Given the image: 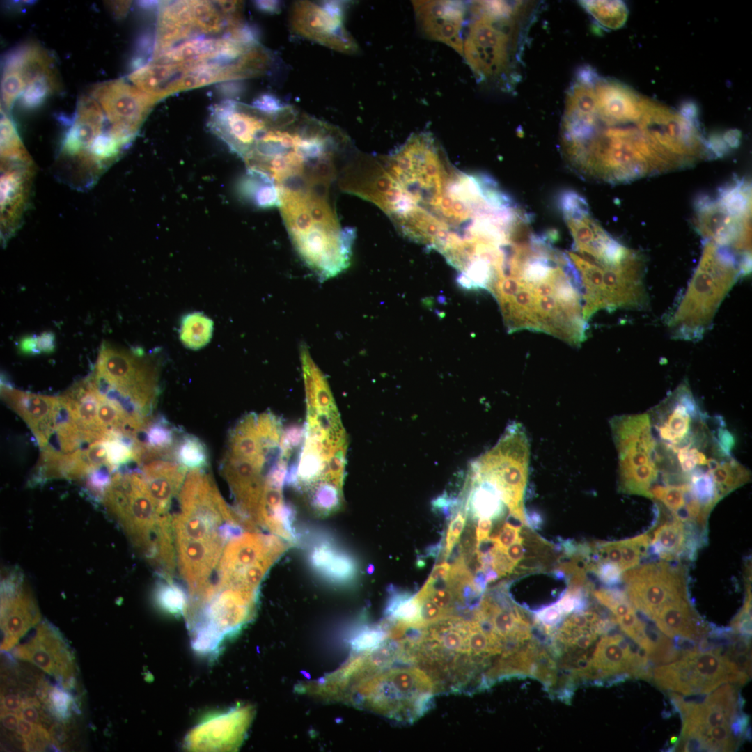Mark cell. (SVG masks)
Segmentation results:
<instances>
[{
	"label": "cell",
	"instance_id": "7c38bea8",
	"mask_svg": "<svg viewBox=\"0 0 752 752\" xmlns=\"http://www.w3.org/2000/svg\"><path fill=\"white\" fill-rule=\"evenodd\" d=\"M95 369L107 376L113 387L149 417L159 394L158 374L152 361L141 354L123 350L104 342Z\"/></svg>",
	"mask_w": 752,
	"mask_h": 752
},
{
	"label": "cell",
	"instance_id": "e575fe53",
	"mask_svg": "<svg viewBox=\"0 0 752 752\" xmlns=\"http://www.w3.org/2000/svg\"><path fill=\"white\" fill-rule=\"evenodd\" d=\"M751 185L736 180L721 188L718 202L730 214L738 217L751 215Z\"/></svg>",
	"mask_w": 752,
	"mask_h": 752
},
{
	"label": "cell",
	"instance_id": "8d00e7d4",
	"mask_svg": "<svg viewBox=\"0 0 752 752\" xmlns=\"http://www.w3.org/2000/svg\"><path fill=\"white\" fill-rule=\"evenodd\" d=\"M175 461L187 470L204 469L209 464V455L202 441L191 434H183L175 449Z\"/></svg>",
	"mask_w": 752,
	"mask_h": 752
},
{
	"label": "cell",
	"instance_id": "816d5d0a",
	"mask_svg": "<svg viewBox=\"0 0 752 752\" xmlns=\"http://www.w3.org/2000/svg\"><path fill=\"white\" fill-rule=\"evenodd\" d=\"M450 569L451 565L447 561L437 564L425 583L430 584L439 580L447 579Z\"/></svg>",
	"mask_w": 752,
	"mask_h": 752
},
{
	"label": "cell",
	"instance_id": "5b68a950",
	"mask_svg": "<svg viewBox=\"0 0 752 752\" xmlns=\"http://www.w3.org/2000/svg\"><path fill=\"white\" fill-rule=\"evenodd\" d=\"M104 501L133 543L159 565L175 561L172 516L162 514L151 497L140 469L113 473Z\"/></svg>",
	"mask_w": 752,
	"mask_h": 752
},
{
	"label": "cell",
	"instance_id": "ab89813d",
	"mask_svg": "<svg viewBox=\"0 0 752 752\" xmlns=\"http://www.w3.org/2000/svg\"><path fill=\"white\" fill-rule=\"evenodd\" d=\"M40 696L58 719L65 720L69 717L70 708L72 704V698L69 694L59 688L53 687L48 690L45 687Z\"/></svg>",
	"mask_w": 752,
	"mask_h": 752
},
{
	"label": "cell",
	"instance_id": "7402d4cb",
	"mask_svg": "<svg viewBox=\"0 0 752 752\" xmlns=\"http://www.w3.org/2000/svg\"><path fill=\"white\" fill-rule=\"evenodd\" d=\"M149 493L159 511L170 515L173 499L178 494L187 469L171 459H155L141 464Z\"/></svg>",
	"mask_w": 752,
	"mask_h": 752
},
{
	"label": "cell",
	"instance_id": "7a4b0ae2",
	"mask_svg": "<svg viewBox=\"0 0 752 752\" xmlns=\"http://www.w3.org/2000/svg\"><path fill=\"white\" fill-rule=\"evenodd\" d=\"M306 422L287 478L318 515L343 504L347 439L327 381L310 354L301 356Z\"/></svg>",
	"mask_w": 752,
	"mask_h": 752
},
{
	"label": "cell",
	"instance_id": "44dd1931",
	"mask_svg": "<svg viewBox=\"0 0 752 752\" xmlns=\"http://www.w3.org/2000/svg\"><path fill=\"white\" fill-rule=\"evenodd\" d=\"M242 712L235 709L207 719L190 732L186 744L195 751H226L233 748L244 730V727H239L242 723Z\"/></svg>",
	"mask_w": 752,
	"mask_h": 752
},
{
	"label": "cell",
	"instance_id": "d590c367",
	"mask_svg": "<svg viewBox=\"0 0 752 752\" xmlns=\"http://www.w3.org/2000/svg\"><path fill=\"white\" fill-rule=\"evenodd\" d=\"M580 5L605 28L616 29L626 22L628 11L620 1H581Z\"/></svg>",
	"mask_w": 752,
	"mask_h": 752
},
{
	"label": "cell",
	"instance_id": "8fae6325",
	"mask_svg": "<svg viewBox=\"0 0 752 752\" xmlns=\"http://www.w3.org/2000/svg\"><path fill=\"white\" fill-rule=\"evenodd\" d=\"M622 581L633 607L652 620L664 606L688 596L684 569L664 560L625 570Z\"/></svg>",
	"mask_w": 752,
	"mask_h": 752
},
{
	"label": "cell",
	"instance_id": "7dc6e473",
	"mask_svg": "<svg viewBox=\"0 0 752 752\" xmlns=\"http://www.w3.org/2000/svg\"><path fill=\"white\" fill-rule=\"evenodd\" d=\"M252 106L263 113L272 114L279 111L285 104L272 95L263 94L254 100Z\"/></svg>",
	"mask_w": 752,
	"mask_h": 752
},
{
	"label": "cell",
	"instance_id": "277c9868",
	"mask_svg": "<svg viewBox=\"0 0 752 752\" xmlns=\"http://www.w3.org/2000/svg\"><path fill=\"white\" fill-rule=\"evenodd\" d=\"M541 5L530 1L473 3L462 54L479 81L514 89L521 79L525 45Z\"/></svg>",
	"mask_w": 752,
	"mask_h": 752
},
{
	"label": "cell",
	"instance_id": "680465c9",
	"mask_svg": "<svg viewBox=\"0 0 752 752\" xmlns=\"http://www.w3.org/2000/svg\"><path fill=\"white\" fill-rule=\"evenodd\" d=\"M741 136L738 130H730L725 132L722 138L730 148H736L740 143Z\"/></svg>",
	"mask_w": 752,
	"mask_h": 752
},
{
	"label": "cell",
	"instance_id": "8992f818",
	"mask_svg": "<svg viewBox=\"0 0 752 752\" xmlns=\"http://www.w3.org/2000/svg\"><path fill=\"white\" fill-rule=\"evenodd\" d=\"M735 263L727 249L713 242L706 244L699 266L672 321L677 336L698 337L708 327L738 276Z\"/></svg>",
	"mask_w": 752,
	"mask_h": 752
},
{
	"label": "cell",
	"instance_id": "7bdbcfd3",
	"mask_svg": "<svg viewBox=\"0 0 752 752\" xmlns=\"http://www.w3.org/2000/svg\"><path fill=\"white\" fill-rule=\"evenodd\" d=\"M751 587L747 586L744 604L731 622V629L734 633L744 636L751 635Z\"/></svg>",
	"mask_w": 752,
	"mask_h": 752
},
{
	"label": "cell",
	"instance_id": "db71d44e",
	"mask_svg": "<svg viewBox=\"0 0 752 752\" xmlns=\"http://www.w3.org/2000/svg\"><path fill=\"white\" fill-rule=\"evenodd\" d=\"M492 528V519L489 518H480L476 528V537L477 543L489 538Z\"/></svg>",
	"mask_w": 752,
	"mask_h": 752
},
{
	"label": "cell",
	"instance_id": "6f0895ef",
	"mask_svg": "<svg viewBox=\"0 0 752 752\" xmlns=\"http://www.w3.org/2000/svg\"><path fill=\"white\" fill-rule=\"evenodd\" d=\"M680 114L685 119L694 123H698V109L694 102H687L684 103Z\"/></svg>",
	"mask_w": 752,
	"mask_h": 752
},
{
	"label": "cell",
	"instance_id": "bcb514c9",
	"mask_svg": "<svg viewBox=\"0 0 752 752\" xmlns=\"http://www.w3.org/2000/svg\"><path fill=\"white\" fill-rule=\"evenodd\" d=\"M23 705L19 691H3L1 694V712H12L19 714Z\"/></svg>",
	"mask_w": 752,
	"mask_h": 752
},
{
	"label": "cell",
	"instance_id": "ba28073f",
	"mask_svg": "<svg viewBox=\"0 0 752 752\" xmlns=\"http://www.w3.org/2000/svg\"><path fill=\"white\" fill-rule=\"evenodd\" d=\"M366 689V700L370 707L405 723L423 716L438 694L432 678L406 661L375 676Z\"/></svg>",
	"mask_w": 752,
	"mask_h": 752
},
{
	"label": "cell",
	"instance_id": "f35d334b",
	"mask_svg": "<svg viewBox=\"0 0 752 752\" xmlns=\"http://www.w3.org/2000/svg\"><path fill=\"white\" fill-rule=\"evenodd\" d=\"M158 602L161 606L173 614H183L187 593L171 580H167L159 588Z\"/></svg>",
	"mask_w": 752,
	"mask_h": 752
},
{
	"label": "cell",
	"instance_id": "f907efd6",
	"mask_svg": "<svg viewBox=\"0 0 752 752\" xmlns=\"http://www.w3.org/2000/svg\"><path fill=\"white\" fill-rule=\"evenodd\" d=\"M38 347L40 353H49L55 347V337L53 333L46 331L37 336Z\"/></svg>",
	"mask_w": 752,
	"mask_h": 752
},
{
	"label": "cell",
	"instance_id": "5bb4252c",
	"mask_svg": "<svg viewBox=\"0 0 752 752\" xmlns=\"http://www.w3.org/2000/svg\"><path fill=\"white\" fill-rule=\"evenodd\" d=\"M91 97L102 108L113 134L127 146L156 102L123 79L98 84L92 88Z\"/></svg>",
	"mask_w": 752,
	"mask_h": 752
},
{
	"label": "cell",
	"instance_id": "2e32d148",
	"mask_svg": "<svg viewBox=\"0 0 752 752\" xmlns=\"http://www.w3.org/2000/svg\"><path fill=\"white\" fill-rule=\"evenodd\" d=\"M272 118L273 113L226 100L211 109L209 126L233 151L244 159Z\"/></svg>",
	"mask_w": 752,
	"mask_h": 752
},
{
	"label": "cell",
	"instance_id": "d4e9b609",
	"mask_svg": "<svg viewBox=\"0 0 752 752\" xmlns=\"http://www.w3.org/2000/svg\"><path fill=\"white\" fill-rule=\"evenodd\" d=\"M308 561L315 573L329 583L344 585L356 577L357 568L354 559L327 540L313 546Z\"/></svg>",
	"mask_w": 752,
	"mask_h": 752
},
{
	"label": "cell",
	"instance_id": "3957f363",
	"mask_svg": "<svg viewBox=\"0 0 752 752\" xmlns=\"http://www.w3.org/2000/svg\"><path fill=\"white\" fill-rule=\"evenodd\" d=\"M178 501L171 518L175 559L187 597H195L212 586L225 545L244 526L204 469L187 471Z\"/></svg>",
	"mask_w": 752,
	"mask_h": 752
},
{
	"label": "cell",
	"instance_id": "d6a6232c",
	"mask_svg": "<svg viewBox=\"0 0 752 752\" xmlns=\"http://www.w3.org/2000/svg\"><path fill=\"white\" fill-rule=\"evenodd\" d=\"M709 471L721 499L751 480L749 470L730 457L726 459Z\"/></svg>",
	"mask_w": 752,
	"mask_h": 752
},
{
	"label": "cell",
	"instance_id": "ee69618b",
	"mask_svg": "<svg viewBox=\"0 0 752 752\" xmlns=\"http://www.w3.org/2000/svg\"><path fill=\"white\" fill-rule=\"evenodd\" d=\"M466 517V512H463L462 510H459L454 516V518L451 519L446 535L444 554L446 557V561L454 546L460 539V535L465 526Z\"/></svg>",
	"mask_w": 752,
	"mask_h": 752
},
{
	"label": "cell",
	"instance_id": "9a60e30c",
	"mask_svg": "<svg viewBox=\"0 0 752 752\" xmlns=\"http://www.w3.org/2000/svg\"><path fill=\"white\" fill-rule=\"evenodd\" d=\"M290 22L297 34L337 52L354 54L358 49L345 29L344 6L340 1H295Z\"/></svg>",
	"mask_w": 752,
	"mask_h": 752
},
{
	"label": "cell",
	"instance_id": "83f0119b",
	"mask_svg": "<svg viewBox=\"0 0 752 752\" xmlns=\"http://www.w3.org/2000/svg\"><path fill=\"white\" fill-rule=\"evenodd\" d=\"M240 195L254 205L269 208L279 205V194L272 177L263 171L249 168L238 185Z\"/></svg>",
	"mask_w": 752,
	"mask_h": 752
},
{
	"label": "cell",
	"instance_id": "484cf974",
	"mask_svg": "<svg viewBox=\"0 0 752 752\" xmlns=\"http://www.w3.org/2000/svg\"><path fill=\"white\" fill-rule=\"evenodd\" d=\"M187 73L183 64L148 62L128 77L139 91L155 102L169 95L170 86Z\"/></svg>",
	"mask_w": 752,
	"mask_h": 752
},
{
	"label": "cell",
	"instance_id": "94428289",
	"mask_svg": "<svg viewBox=\"0 0 752 752\" xmlns=\"http://www.w3.org/2000/svg\"><path fill=\"white\" fill-rule=\"evenodd\" d=\"M677 741H678V738L677 737H673L671 739V744H676L677 742Z\"/></svg>",
	"mask_w": 752,
	"mask_h": 752
},
{
	"label": "cell",
	"instance_id": "b9f144b4",
	"mask_svg": "<svg viewBox=\"0 0 752 752\" xmlns=\"http://www.w3.org/2000/svg\"><path fill=\"white\" fill-rule=\"evenodd\" d=\"M586 569L593 572L606 586H612L622 581V571L612 563L590 561L586 563Z\"/></svg>",
	"mask_w": 752,
	"mask_h": 752
},
{
	"label": "cell",
	"instance_id": "4fadbf2b",
	"mask_svg": "<svg viewBox=\"0 0 752 752\" xmlns=\"http://www.w3.org/2000/svg\"><path fill=\"white\" fill-rule=\"evenodd\" d=\"M671 699L682 720L678 746L675 747L680 751H688L710 729L731 726L738 710L742 709L738 694L730 684L714 690L701 702L686 701L675 693H672Z\"/></svg>",
	"mask_w": 752,
	"mask_h": 752
},
{
	"label": "cell",
	"instance_id": "d6986e66",
	"mask_svg": "<svg viewBox=\"0 0 752 752\" xmlns=\"http://www.w3.org/2000/svg\"><path fill=\"white\" fill-rule=\"evenodd\" d=\"M413 5L418 22L427 36L462 54L461 32L465 10L461 3L422 1H414Z\"/></svg>",
	"mask_w": 752,
	"mask_h": 752
},
{
	"label": "cell",
	"instance_id": "681fc988",
	"mask_svg": "<svg viewBox=\"0 0 752 752\" xmlns=\"http://www.w3.org/2000/svg\"><path fill=\"white\" fill-rule=\"evenodd\" d=\"M705 146L710 150V154H713L717 157H722L726 155L730 148L722 136L718 134H712L708 141L705 142Z\"/></svg>",
	"mask_w": 752,
	"mask_h": 752
},
{
	"label": "cell",
	"instance_id": "52a82bcc",
	"mask_svg": "<svg viewBox=\"0 0 752 752\" xmlns=\"http://www.w3.org/2000/svg\"><path fill=\"white\" fill-rule=\"evenodd\" d=\"M530 446L525 430L512 423L497 444L475 460L471 471L490 481L499 491L509 515L526 523L524 496L528 481Z\"/></svg>",
	"mask_w": 752,
	"mask_h": 752
},
{
	"label": "cell",
	"instance_id": "e0dca14e",
	"mask_svg": "<svg viewBox=\"0 0 752 752\" xmlns=\"http://www.w3.org/2000/svg\"><path fill=\"white\" fill-rule=\"evenodd\" d=\"M633 649L620 634L605 635L596 645L589 659L584 677L597 679L613 677L617 682L630 677L648 678L652 676L650 660L644 651Z\"/></svg>",
	"mask_w": 752,
	"mask_h": 752
},
{
	"label": "cell",
	"instance_id": "6da1fadb",
	"mask_svg": "<svg viewBox=\"0 0 752 752\" xmlns=\"http://www.w3.org/2000/svg\"><path fill=\"white\" fill-rule=\"evenodd\" d=\"M554 239L537 233L519 244L487 290L496 299L508 332L540 331L579 345L586 331L581 279Z\"/></svg>",
	"mask_w": 752,
	"mask_h": 752
},
{
	"label": "cell",
	"instance_id": "ffe728a7",
	"mask_svg": "<svg viewBox=\"0 0 752 752\" xmlns=\"http://www.w3.org/2000/svg\"><path fill=\"white\" fill-rule=\"evenodd\" d=\"M7 405L27 423L42 449L53 432V412L57 397L38 395L1 386Z\"/></svg>",
	"mask_w": 752,
	"mask_h": 752
},
{
	"label": "cell",
	"instance_id": "ac0fdd59",
	"mask_svg": "<svg viewBox=\"0 0 752 752\" xmlns=\"http://www.w3.org/2000/svg\"><path fill=\"white\" fill-rule=\"evenodd\" d=\"M15 655L65 682L66 686L71 685L75 671L72 656L58 633L47 625H40L28 642L16 647Z\"/></svg>",
	"mask_w": 752,
	"mask_h": 752
},
{
	"label": "cell",
	"instance_id": "f1b7e54d",
	"mask_svg": "<svg viewBox=\"0 0 752 752\" xmlns=\"http://www.w3.org/2000/svg\"><path fill=\"white\" fill-rule=\"evenodd\" d=\"M220 42L221 38L193 36L152 58L151 61L167 63H180L189 61H210L214 58Z\"/></svg>",
	"mask_w": 752,
	"mask_h": 752
},
{
	"label": "cell",
	"instance_id": "f546056e",
	"mask_svg": "<svg viewBox=\"0 0 752 752\" xmlns=\"http://www.w3.org/2000/svg\"><path fill=\"white\" fill-rule=\"evenodd\" d=\"M213 331L214 322L211 318L202 312H191L182 318L179 338L185 347L198 350L210 342Z\"/></svg>",
	"mask_w": 752,
	"mask_h": 752
},
{
	"label": "cell",
	"instance_id": "1f68e13d",
	"mask_svg": "<svg viewBox=\"0 0 752 752\" xmlns=\"http://www.w3.org/2000/svg\"><path fill=\"white\" fill-rule=\"evenodd\" d=\"M25 89L19 47L9 52L3 60L1 81V99L8 110L22 95Z\"/></svg>",
	"mask_w": 752,
	"mask_h": 752
},
{
	"label": "cell",
	"instance_id": "74e56055",
	"mask_svg": "<svg viewBox=\"0 0 752 752\" xmlns=\"http://www.w3.org/2000/svg\"><path fill=\"white\" fill-rule=\"evenodd\" d=\"M621 553L620 570L624 572L637 566L647 555L650 547V535L644 533L633 538L619 540Z\"/></svg>",
	"mask_w": 752,
	"mask_h": 752
},
{
	"label": "cell",
	"instance_id": "cb8c5ba5",
	"mask_svg": "<svg viewBox=\"0 0 752 752\" xmlns=\"http://www.w3.org/2000/svg\"><path fill=\"white\" fill-rule=\"evenodd\" d=\"M695 526L671 513L670 519L662 522L650 536L653 553L666 561L677 560L684 554L694 557L698 543Z\"/></svg>",
	"mask_w": 752,
	"mask_h": 752
},
{
	"label": "cell",
	"instance_id": "f6af8a7d",
	"mask_svg": "<svg viewBox=\"0 0 752 752\" xmlns=\"http://www.w3.org/2000/svg\"><path fill=\"white\" fill-rule=\"evenodd\" d=\"M523 524L521 523H514L510 518L503 524L498 536L494 540L496 545V548L506 551V549L515 542L519 538L522 526Z\"/></svg>",
	"mask_w": 752,
	"mask_h": 752
},
{
	"label": "cell",
	"instance_id": "30bf717a",
	"mask_svg": "<svg viewBox=\"0 0 752 752\" xmlns=\"http://www.w3.org/2000/svg\"><path fill=\"white\" fill-rule=\"evenodd\" d=\"M652 674L661 689L684 695L707 694L728 682L743 684L749 677L722 648L685 651L676 661L657 667Z\"/></svg>",
	"mask_w": 752,
	"mask_h": 752
},
{
	"label": "cell",
	"instance_id": "91938a15",
	"mask_svg": "<svg viewBox=\"0 0 752 752\" xmlns=\"http://www.w3.org/2000/svg\"><path fill=\"white\" fill-rule=\"evenodd\" d=\"M254 3L257 8L265 13H277L280 9L276 1H256Z\"/></svg>",
	"mask_w": 752,
	"mask_h": 752
},
{
	"label": "cell",
	"instance_id": "11a10c76",
	"mask_svg": "<svg viewBox=\"0 0 752 752\" xmlns=\"http://www.w3.org/2000/svg\"><path fill=\"white\" fill-rule=\"evenodd\" d=\"M20 717L17 713L12 712H1V721L3 727L10 732H17V728Z\"/></svg>",
	"mask_w": 752,
	"mask_h": 752
},
{
	"label": "cell",
	"instance_id": "9f6ffc18",
	"mask_svg": "<svg viewBox=\"0 0 752 752\" xmlns=\"http://www.w3.org/2000/svg\"><path fill=\"white\" fill-rule=\"evenodd\" d=\"M219 91L226 96H233L242 91V85L237 81H227L218 87Z\"/></svg>",
	"mask_w": 752,
	"mask_h": 752
},
{
	"label": "cell",
	"instance_id": "836d02e7",
	"mask_svg": "<svg viewBox=\"0 0 752 752\" xmlns=\"http://www.w3.org/2000/svg\"><path fill=\"white\" fill-rule=\"evenodd\" d=\"M194 26L196 31L204 34H216L225 29L230 31V26L216 1H190Z\"/></svg>",
	"mask_w": 752,
	"mask_h": 752
},
{
	"label": "cell",
	"instance_id": "60d3db41",
	"mask_svg": "<svg viewBox=\"0 0 752 752\" xmlns=\"http://www.w3.org/2000/svg\"><path fill=\"white\" fill-rule=\"evenodd\" d=\"M386 632L379 627L362 629L352 641L354 650L359 651L377 649L384 642Z\"/></svg>",
	"mask_w": 752,
	"mask_h": 752
},
{
	"label": "cell",
	"instance_id": "9c48e42d",
	"mask_svg": "<svg viewBox=\"0 0 752 752\" xmlns=\"http://www.w3.org/2000/svg\"><path fill=\"white\" fill-rule=\"evenodd\" d=\"M34 164L13 120L1 113V237L5 244L19 228L26 210Z\"/></svg>",
	"mask_w": 752,
	"mask_h": 752
},
{
	"label": "cell",
	"instance_id": "4dcf8cb0",
	"mask_svg": "<svg viewBox=\"0 0 752 752\" xmlns=\"http://www.w3.org/2000/svg\"><path fill=\"white\" fill-rule=\"evenodd\" d=\"M384 613L388 620L393 623L399 622L406 627H422L421 603L416 594L394 591L389 597Z\"/></svg>",
	"mask_w": 752,
	"mask_h": 752
},
{
	"label": "cell",
	"instance_id": "c3c4849f",
	"mask_svg": "<svg viewBox=\"0 0 752 752\" xmlns=\"http://www.w3.org/2000/svg\"><path fill=\"white\" fill-rule=\"evenodd\" d=\"M526 551V547L520 532L519 539L506 549V554L511 563L516 567L524 558Z\"/></svg>",
	"mask_w": 752,
	"mask_h": 752
},
{
	"label": "cell",
	"instance_id": "4316f807",
	"mask_svg": "<svg viewBox=\"0 0 752 752\" xmlns=\"http://www.w3.org/2000/svg\"><path fill=\"white\" fill-rule=\"evenodd\" d=\"M38 617L35 605L26 595L19 594L3 600L1 622L3 639L1 649L13 648L19 639L38 622Z\"/></svg>",
	"mask_w": 752,
	"mask_h": 752
},
{
	"label": "cell",
	"instance_id": "603a6c76",
	"mask_svg": "<svg viewBox=\"0 0 752 752\" xmlns=\"http://www.w3.org/2000/svg\"><path fill=\"white\" fill-rule=\"evenodd\" d=\"M652 620L670 638L681 636L696 641L705 639L711 629L696 613L688 596L664 606Z\"/></svg>",
	"mask_w": 752,
	"mask_h": 752
},
{
	"label": "cell",
	"instance_id": "f5cc1de1",
	"mask_svg": "<svg viewBox=\"0 0 752 752\" xmlns=\"http://www.w3.org/2000/svg\"><path fill=\"white\" fill-rule=\"evenodd\" d=\"M19 350L25 354H40L38 347L37 336H26L19 343Z\"/></svg>",
	"mask_w": 752,
	"mask_h": 752
}]
</instances>
